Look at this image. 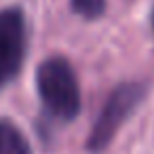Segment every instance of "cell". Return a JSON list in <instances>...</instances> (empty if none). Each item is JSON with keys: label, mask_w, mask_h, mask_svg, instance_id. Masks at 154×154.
Here are the masks:
<instances>
[{"label": "cell", "mask_w": 154, "mask_h": 154, "mask_svg": "<svg viewBox=\"0 0 154 154\" xmlns=\"http://www.w3.org/2000/svg\"><path fill=\"white\" fill-rule=\"evenodd\" d=\"M152 30H154V11H152Z\"/></svg>", "instance_id": "6"}, {"label": "cell", "mask_w": 154, "mask_h": 154, "mask_svg": "<svg viewBox=\"0 0 154 154\" xmlns=\"http://www.w3.org/2000/svg\"><path fill=\"white\" fill-rule=\"evenodd\" d=\"M143 93H146L143 87L137 82H125L112 91V95L106 99V103L91 129V135L87 141L89 152H101L110 146L116 131L125 125V120L133 114V110L143 99Z\"/></svg>", "instance_id": "2"}, {"label": "cell", "mask_w": 154, "mask_h": 154, "mask_svg": "<svg viewBox=\"0 0 154 154\" xmlns=\"http://www.w3.org/2000/svg\"><path fill=\"white\" fill-rule=\"evenodd\" d=\"M0 154H32L28 137L9 120H0Z\"/></svg>", "instance_id": "4"}, {"label": "cell", "mask_w": 154, "mask_h": 154, "mask_svg": "<svg viewBox=\"0 0 154 154\" xmlns=\"http://www.w3.org/2000/svg\"><path fill=\"white\" fill-rule=\"evenodd\" d=\"M36 89L53 118L74 120L80 112V87L78 78L63 57H49L38 66Z\"/></svg>", "instance_id": "1"}, {"label": "cell", "mask_w": 154, "mask_h": 154, "mask_svg": "<svg viewBox=\"0 0 154 154\" xmlns=\"http://www.w3.org/2000/svg\"><path fill=\"white\" fill-rule=\"evenodd\" d=\"M72 11L85 19H97L106 11V0H70Z\"/></svg>", "instance_id": "5"}, {"label": "cell", "mask_w": 154, "mask_h": 154, "mask_svg": "<svg viewBox=\"0 0 154 154\" xmlns=\"http://www.w3.org/2000/svg\"><path fill=\"white\" fill-rule=\"evenodd\" d=\"M28 30L23 11L9 7L0 11V89L9 85L26 59Z\"/></svg>", "instance_id": "3"}]
</instances>
